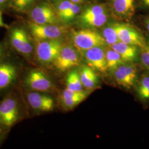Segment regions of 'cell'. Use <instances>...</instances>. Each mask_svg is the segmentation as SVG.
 Masks as SVG:
<instances>
[{
    "label": "cell",
    "instance_id": "6da1fadb",
    "mask_svg": "<svg viewBox=\"0 0 149 149\" xmlns=\"http://www.w3.org/2000/svg\"><path fill=\"white\" fill-rule=\"evenodd\" d=\"M71 38L74 47L80 52L107 45L102 34L91 28L74 31Z\"/></svg>",
    "mask_w": 149,
    "mask_h": 149
},
{
    "label": "cell",
    "instance_id": "7a4b0ae2",
    "mask_svg": "<svg viewBox=\"0 0 149 149\" xmlns=\"http://www.w3.org/2000/svg\"><path fill=\"white\" fill-rule=\"evenodd\" d=\"M63 47L59 39L37 40L36 54L38 61L44 65L53 63Z\"/></svg>",
    "mask_w": 149,
    "mask_h": 149
},
{
    "label": "cell",
    "instance_id": "3957f363",
    "mask_svg": "<svg viewBox=\"0 0 149 149\" xmlns=\"http://www.w3.org/2000/svg\"><path fill=\"white\" fill-rule=\"evenodd\" d=\"M32 36L37 40L59 39L64 35L67 29L58 24H38L33 22L29 24Z\"/></svg>",
    "mask_w": 149,
    "mask_h": 149
},
{
    "label": "cell",
    "instance_id": "277c9868",
    "mask_svg": "<svg viewBox=\"0 0 149 149\" xmlns=\"http://www.w3.org/2000/svg\"><path fill=\"white\" fill-rule=\"evenodd\" d=\"M30 17L33 23L38 24H58L59 23V17L56 11L45 2L32 7Z\"/></svg>",
    "mask_w": 149,
    "mask_h": 149
},
{
    "label": "cell",
    "instance_id": "5b68a950",
    "mask_svg": "<svg viewBox=\"0 0 149 149\" xmlns=\"http://www.w3.org/2000/svg\"><path fill=\"white\" fill-rule=\"evenodd\" d=\"M10 42L18 53L29 56L33 52V45L27 31L22 27H15L11 30L10 35Z\"/></svg>",
    "mask_w": 149,
    "mask_h": 149
},
{
    "label": "cell",
    "instance_id": "8992f818",
    "mask_svg": "<svg viewBox=\"0 0 149 149\" xmlns=\"http://www.w3.org/2000/svg\"><path fill=\"white\" fill-rule=\"evenodd\" d=\"M80 53L75 47L64 46L53 64L55 68L64 72L80 64Z\"/></svg>",
    "mask_w": 149,
    "mask_h": 149
},
{
    "label": "cell",
    "instance_id": "52a82bcc",
    "mask_svg": "<svg viewBox=\"0 0 149 149\" xmlns=\"http://www.w3.org/2000/svg\"><path fill=\"white\" fill-rule=\"evenodd\" d=\"M18 103L13 97H7L0 103V125L9 128L17 122L19 117Z\"/></svg>",
    "mask_w": 149,
    "mask_h": 149
},
{
    "label": "cell",
    "instance_id": "ba28073f",
    "mask_svg": "<svg viewBox=\"0 0 149 149\" xmlns=\"http://www.w3.org/2000/svg\"><path fill=\"white\" fill-rule=\"evenodd\" d=\"M117 31L119 39L123 43L141 49L146 42L143 36L138 31L127 24L117 23Z\"/></svg>",
    "mask_w": 149,
    "mask_h": 149
},
{
    "label": "cell",
    "instance_id": "9c48e42d",
    "mask_svg": "<svg viewBox=\"0 0 149 149\" xmlns=\"http://www.w3.org/2000/svg\"><path fill=\"white\" fill-rule=\"evenodd\" d=\"M24 82L29 88L38 92H49L53 89L52 80L40 70H31L27 74Z\"/></svg>",
    "mask_w": 149,
    "mask_h": 149
},
{
    "label": "cell",
    "instance_id": "30bf717a",
    "mask_svg": "<svg viewBox=\"0 0 149 149\" xmlns=\"http://www.w3.org/2000/svg\"><path fill=\"white\" fill-rule=\"evenodd\" d=\"M114 79L119 85L130 88L137 81V71L133 64L124 63L113 71Z\"/></svg>",
    "mask_w": 149,
    "mask_h": 149
},
{
    "label": "cell",
    "instance_id": "8fae6325",
    "mask_svg": "<svg viewBox=\"0 0 149 149\" xmlns=\"http://www.w3.org/2000/svg\"><path fill=\"white\" fill-rule=\"evenodd\" d=\"M103 47H96L81 52L83 54L86 62L91 68L101 72L107 69L106 52Z\"/></svg>",
    "mask_w": 149,
    "mask_h": 149
},
{
    "label": "cell",
    "instance_id": "7c38bea8",
    "mask_svg": "<svg viewBox=\"0 0 149 149\" xmlns=\"http://www.w3.org/2000/svg\"><path fill=\"white\" fill-rule=\"evenodd\" d=\"M27 100L32 108L42 112H49L53 110L54 101L50 96L38 92L28 93Z\"/></svg>",
    "mask_w": 149,
    "mask_h": 149
},
{
    "label": "cell",
    "instance_id": "4fadbf2b",
    "mask_svg": "<svg viewBox=\"0 0 149 149\" xmlns=\"http://www.w3.org/2000/svg\"><path fill=\"white\" fill-rule=\"evenodd\" d=\"M18 69L10 63L0 64V90L5 89L13 84L17 78Z\"/></svg>",
    "mask_w": 149,
    "mask_h": 149
},
{
    "label": "cell",
    "instance_id": "5bb4252c",
    "mask_svg": "<svg viewBox=\"0 0 149 149\" xmlns=\"http://www.w3.org/2000/svg\"><path fill=\"white\" fill-rule=\"evenodd\" d=\"M88 95L86 91H75L66 88L62 93L61 100L64 108L71 109L84 101Z\"/></svg>",
    "mask_w": 149,
    "mask_h": 149
},
{
    "label": "cell",
    "instance_id": "9a60e30c",
    "mask_svg": "<svg viewBox=\"0 0 149 149\" xmlns=\"http://www.w3.org/2000/svg\"><path fill=\"white\" fill-rule=\"evenodd\" d=\"M112 10L115 15L124 19H130L135 11V0H112Z\"/></svg>",
    "mask_w": 149,
    "mask_h": 149
},
{
    "label": "cell",
    "instance_id": "2e32d148",
    "mask_svg": "<svg viewBox=\"0 0 149 149\" xmlns=\"http://www.w3.org/2000/svg\"><path fill=\"white\" fill-rule=\"evenodd\" d=\"M111 48L120 54L123 60L127 63H130L137 59L139 47L127 44L119 41L111 46Z\"/></svg>",
    "mask_w": 149,
    "mask_h": 149
},
{
    "label": "cell",
    "instance_id": "e0dca14e",
    "mask_svg": "<svg viewBox=\"0 0 149 149\" xmlns=\"http://www.w3.org/2000/svg\"><path fill=\"white\" fill-rule=\"evenodd\" d=\"M79 74L82 86L86 88L92 89L98 85L97 75L91 67L82 65L80 68Z\"/></svg>",
    "mask_w": 149,
    "mask_h": 149
},
{
    "label": "cell",
    "instance_id": "ac0fdd59",
    "mask_svg": "<svg viewBox=\"0 0 149 149\" xmlns=\"http://www.w3.org/2000/svg\"><path fill=\"white\" fill-rule=\"evenodd\" d=\"M109 13L108 12L101 15L92 16L85 19H79L80 24L86 28H95L104 26L108 20Z\"/></svg>",
    "mask_w": 149,
    "mask_h": 149
},
{
    "label": "cell",
    "instance_id": "d6986e66",
    "mask_svg": "<svg viewBox=\"0 0 149 149\" xmlns=\"http://www.w3.org/2000/svg\"><path fill=\"white\" fill-rule=\"evenodd\" d=\"M107 69L113 71L121 64L125 63L120 54L112 48L105 50Z\"/></svg>",
    "mask_w": 149,
    "mask_h": 149
},
{
    "label": "cell",
    "instance_id": "ffe728a7",
    "mask_svg": "<svg viewBox=\"0 0 149 149\" xmlns=\"http://www.w3.org/2000/svg\"><path fill=\"white\" fill-rule=\"evenodd\" d=\"M102 35L104 38L107 45L112 46L115 43L119 42L117 31V23H109L104 27L102 32Z\"/></svg>",
    "mask_w": 149,
    "mask_h": 149
},
{
    "label": "cell",
    "instance_id": "44dd1931",
    "mask_svg": "<svg viewBox=\"0 0 149 149\" xmlns=\"http://www.w3.org/2000/svg\"><path fill=\"white\" fill-rule=\"evenodd\" d=\"M136 91L139 98L141 101H149V74H144L141 77Z\"/></svg>",
    "mask_w": 149,
    "mask_h": 149
},
{
    "label": "cell",
    "instance_id": "7402d4cb",
    "mask_svg": "<svg viewBox=\"0 0 149 149\" xmlns=\"http://www.w3.org/2000/svg\"><path fill=\"white\" fill-rule=\"evenodd\" d=\"M67 88L75 91H83V86L80 79L79 72L76 70L70 71L66 79Z\"/></svg>",
    "mask_w": 149,
    "mask_h": 149
},
{
    "label": "cell",
    "instance_id": "603a6c76",
    "mask_svg": "<svg viewBox=\"0 0 149 149\" xmlns=\"http://www.w3.org/2000/svg\"><path fill=\"white\" fill-rule=\"evenodd\" d=\"M107 11L106 7L103 4H97L88 6L78 16V20L85 19L92 16H96L106 13Z\"/></svg>",
    "mask_w": 149,
    "mask_h": 149
},
{
    "label": "cell",
    "instance_id": "cb8c5ba5",
    "mask_svg": "<svg viewBox=\"0 0 149 149\" xmlns=\"http://www.w3.org/2000/svg\"><path fill=\"white\" fill-rule=\"evenodd\" d=\"M37 0H10V5L15 11L26 12L33 7Z\"/></svg>",
    "mask_w": 149,
    "mask_h": 149
},
{
    "label": "cell",
    "instance_id": "d4e9b609",
    "mask_svg": "<svg viewBox=\"0 0 149 149\" xmlns=\"http://www.w3.org/2000/svg\"><path fill=\"white\" fill-rule=\"evenodd\" d=\"M80 4L74 3L70 7L64 15L60 18L61 21L65 22H68L73 20L77 16H79L81 10Z\"/></svg>",
    "mask_w": 149,
    "mask_h": 149
},
{
    "label": "cell",
    "instance_id": "484cf974",
    "mask_svg": "<svg viewBox=\"0 0 149 149\" xmlns=\"http://www.w3.org/2000/svg\"><path fill=\"white\" fill-rule=\"evenodd\" d=\"M73 3L70 0H61L58 2L56 7V12L58 15L59 19L64 15Z\"/></svg>",
    "mask_w": 149,
    "mask_h": 149
},
{
    "label": "cell",
    "instance_id": "4316f807",
    "mask_svg": "<svg viewBox=\"0 0 149 149\" xmlns=\"http://www.w3.org/2000/svg\"><path fill=\"white\" fill-rule=\"evenodd\" d=\"M140 60L144 68L149 70V42L146 43L144 48H141Z\"/></svg>",
    "mask_w": 149,
    "mask_h": 149
},
{
    "label": "cell",
    "instance_id": "83f0119b",
    "mask_svg": "<svg viewBox=\"0 0 149 149\" xmlns=\"http://www.w3.org/2000/svg\"><path fill=\"white\" fill-rule=\"evenodd\" d=\"M0 27H4V28H7L8 26L5 23L3 22L2 20V14H1V12L0 11Z\"/></svg>",
    "mask_w": 149,
    "mask_h": 149
},
{
    "label": "cell",
    "instance_id": "f1b7e54d",
    "mask_svg": "<svg viewBox=\"0 0 149 149\" xmlns=\"http://www.w3.org/2000/svg\"><path fill=\"white\" fill-rule=\"evenodd\" d=\"M144 24H145V28H146L147 31L149 33V17L145 19V21L144 22Z\"/></svg>",
    "mask_w": 149,
    "mask_h": 149
},
{
    "label": "cell",
    "instance_id": "f546056e",
    "mask_svg": "<svg viewBox=\"0 0 149 149\" xmlns=\"http://www.w3.org/2000/svg\"><path fill=\"white\" fill-rule=\"evenodd\" d=\"M72 3L76 4H81L83 2H84L85 0H70Z\"/></svg>",
    "mask_w": 149,
    "mask_h": 149
},
{
    "label": "cell",
    "instance_id": "4dcf8cb0",
    "mask_svg": "<svg viewBox=\"0 0 149 149\" xmlns=\"http://www.w3.org/2000/svg\"><path fill=\"white\" fill-rule=\"evenodd\" d=\"M141 1L145 6L149 7V0H141Z\"/></svg>",
    "mask_w": 149,
    "mask_h": 149
},
{
    "label": "cell",
    "instance_id": "1f68e13d",
    "mask_svg": "<svg viewBox=\"0 0 149 149\" xmlns=\"http://www.w3.org/2000/svg\"><path fill=\"white\" fill-rule=\"evenodd\" d=\"M8 0H0V6L3 5L5 4L8 1Z\"/></svg>",
    "mask_w": 149,
    "mask_h": 149
},
{
    "label": "cell",
    "instance_id": "d6a6232c",
    "mask_svg": "<svg viewBox=\"0 0 149 149\" xmlns=\"http://www.w3.org/2000/svg\"><path fill=\"white\" fill-rule=\"evenodd\" d=\"M2 52H3V47H2V45L0 43V57L2 55Z\"/></svg>",
    "mask_w": 149,
    "mask_h": 149
},
{
    "label": "cell",
    "instance_id": "836d02e7",
    "mask_svg": "<svg viewBox=\"0 0 149 149\" xmlns=\"http://www.w3.org/2000/svg\"><path fill=\"white\" fill-rule=\"evenodd\" d=\"M52 1H55V2H59L60 1H61V0H52Z\"/></svg>",
    "mask_w": 149,
    "mask_h": 149
}]
</instances>
